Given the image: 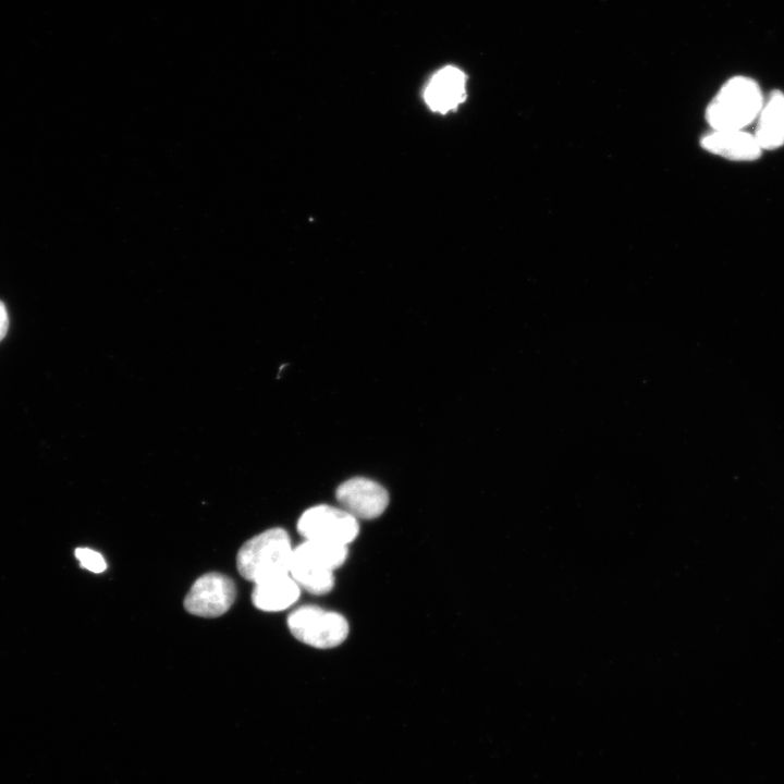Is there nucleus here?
<instances>
[{
  "label": "nucleus",
  "mask_w": 784,
  "mask_h": 784,
  "mask_svg": "<svg viewBox=\"0 0 784 784\" xmlns=\"http://www.w3.org/2000/svg\"><path fill=\"white\" fill-rule=\"evenodd\" d=\"M764 96L759 84L748 76L727 79L709 102L706 119L712 130H745L754 123Z\"/></svg>",
  "instance_id": "f257e3e1"
},
{
  "label": "nucleus",
  "mask_w": 784,
  "mask_h": 784,
  "mask_svg": "<svg viewBox=\"0 0 784 784\" xmlns=\"http://www.w3.org/2000/svg\"><path fill=\"white\" fill-rule=\"evenodd\" d=\"M293 548L289 534L271 528L247 540L238 550L236 565L245 579L255 583L290 574Z\"/></svg>",
  "instance_id": "f03ea898"
},
{
  "label": "nucleus",
  "mask_w": 784,
  "mask_h": 784,
  "mask_svg": "<svg viewBox=\"0 0 784 784\" xmlns=\"http://www.w3.org/2000/svg\"><path fill=\"white\" fill-rule=\"evenodd\" d=\"M347 558V546L305 540L293 550L290 575L314 595L329 592L334 585L333 571Z\"/></svg>",
  "instance_id": "7ed1b4c3"
},
{
  "label": "nucleus",
  "mask_w": 784,
  "mask_h": 784,
  "mask_svg": "<svg viewBox=\"0 0 784 784\" xmlns=\"http://www.w3.org/2000/svg\"><path fill=\"white\" fill-rule=\"evenodd\" d=\"M287 626L297 640L319 649L341 645L348 634L344 616L316 605H303L292 611Z\"/></svg>",
  "instance_id": "20e7f679"
},
{
  "label": "nucleus",
  "mask_w": 784,
  "mask_h": 784,
  "mask_svg": "<svg viewBox=\"0 0 784 784\" xmlns=\"http://www.w3.org/2000/svg\"><path fill=\"white\" fill-rule=\"evenodd\" d=\"M305 540L347 546L358 535L357 519L341 507L317 505L306 510L297 523Z\"/></svg>",
  "instance_id": "39448f33"
},
{
  "label": "nucleus",
  "mask_w": 784,
  "mask_h": 784,
  "mask_svg": "<svg viewBox=\"0 0 784 784\" xmlns=\"http://www.w3.org/2000/svg\"><path fill=\"white\" fill-rule=\"evenodd\" d=\"M235 595V586L230 577L208 573L194 583L184 599V607L193 615L217 617L231 608Z\"/></svg>",
  "instance_id": "423d86ee"
},
{
  "label": "nucleus",
  "mask_w": 784,
  "mask_h": 784,
  "mask_svg": "<svg viewBox=\"0 0 784 784\" xmlns=\"http://www.w3.org/2000/svg\"><path fill=\"white\" fill-rule=\"evenodd\" d=\"M335 497L341 509L356 519H373L380 516L389 504L388 491L378 482L362 477L341 483Z\"/></svg>",
  "instance_id": "0eeeda50"
},
{
  "label": "nucleus",
  "mask_w": 784,
  "mask_h": 784,
  "mask_svg": "<svg viewBox=\"0 0 784 784\" xmlns=\"http://www.w3.org/2000/svg\"><path fill=\"white\" fill-rule=\"evenodd\" d=\"M700 145L713 155L738 162L755 161L763 151L754 134L745 130H712L701 137Z\"/></svg>",
  "instance_id": "6e6552de"
},
{
  "label": "nucleus",
  "mask_w": 784,
  "mask_h": 784,
  "mask_svg": "<svg viewBox=\"0 0 784 784\" xmlns=\"http://www.w3.org/2000/svg\"><path fill=\"white\" fill-rule=\"evenodd\" d=\"M424 96L432 111H452L466 98V76L455 66H445L432 76Z\"/></svg>",
  "instance_id": "1a4fd4ad"
},
{
  "label": "nucleus",
  "mask_w": 784,
  "mask_h": 784,
  "mask_svg": "<svg viewBox=\"0 0 784 784\" xmlns=\"http://www.w3.org/2000/svg\"><path fill=\"white\" fill-rule=\"evenodd\" d=\"M752 133L762 150L784 146V93L775 89L763 99Z\"/></svg>",
  "instance_id": "9d476101"
},
{
  "label": "nucleus",
  "mask_w": 784,
  "mask_h": 784,
  "mask_svg": "<svg viewBox=\"0 0 784 784\" xmlns=\"http://www.w3.org/2000/svg\"><path fill=\"white\" fill-rule=\"evenodd\" d=\"M299 593L301 588L290 574L280 575L255 583L252 601L259 610L275 612L290 608Z\"/></svg>",
  "instance_id": "9b49d317"
},
{
  "label": "nucleus",
  "mask_w": 784,
  "mask_h": 784,
  "mask_svg": "<svg viewBox=\"0 0 784 784\" xmlns=\"http://www.w3.org/2000/svg\"><path fill=\"white\" fill-rule=\"evenodd\" d=\"M75 556L83 568L93 573H102L107 568L103 556L89 548H77Z\"/></svg>",
  "instance_id": "f8f14e48"
},
{
  "label": "nucleus",
  "mask_w": 784,
  "mask_h": 784,
  "mask_svg": "<svg viewBox=\"0 0 784 784\" xmlns=\"http://www.w3.org/2000/svg\"><path fill=\"white\" fill-rule=\"evenodd\" d=\"M9 330V314L2 301H0V342L4 339Z\"/></svg>",
  "instance_id": "ddd939ff"
}]
</instances>
